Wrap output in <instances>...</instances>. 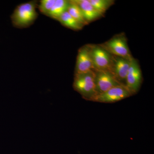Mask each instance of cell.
Masks as SVG:
<instances>
[{
  "mask_svg": "<svg viewBox=\"0 0 154 154\" xmlns=\"http://www.w3.org/2000/svg\"><path fill=\"white\" fill-rule=\"evenodd\" d=\"M36 6V2L32 1L17 6L11 17L14 27L24 28L32 25L38 17Z\"/></svg>",
  "mask_w": 154,
  "mask_h": 154,
  "instance_id": "6da1fadb",
  "label": "cell"
},
{
  "mask_svg": "<svg viewBox=\"0 0 154 154\" xmlns=\"http://www.w3.org/2000/svg\"><path fill=\"white\" fill-rule=\"evenodd\" d=\"M73 87L75 91L82 96L83 99L94 102L97 95L94 70L74 74Z\"/></svg>",
  "mask_w": 154,
  "mask_h": 154,
  "instance_id": "7a4b0ae2",
  "label": "cell"
},
{
  "mask_svg": "<svg viewBox=\"0 0 154 154\" xmlns=\"http://www.w3.org/2000/svg\"><path fill=\"white\" fill-rule=\"evenodd\" d=\"M111 55L120 57L132 60L133 57L127 44L124 33L116 34L109 40L100 44Z\"/></svg>",
  "mask_w": 154,
  "mask_h": 154,
  "instance_id": "3957f363",
  "label": "cell"
},
{
  "mask_svg": "<svg viewBox=\"0 0 154 154\" xmlns=\"http://www.w3.org/2000/svg\"><path fill=\"white\" fill-rule=\"evenodd\" d=\"M94 70L110 71L112 55L100 44H89Z\"/></svg>",
  "mask_w": 154,
  "mask_h": 154,
  "instance_id": "277c9868",
  "label": "cell"
},
{
  "mask_svg": "<svg viewBox=\"0 0 154 154\" xmlns=\"http://www.w3.org/2000/svg\"><path fill=\"white\" fill-rule=\"evenodd\" d=\"M69 1L66 0H42L38 5L41 13L47 17L57 20L68 8Z\"/></svg>",
  "mask_w": 154,
  "mask_h": 154,
  "instance_id": "5b68a950",
  "label": "cell"
},
{
  "mask_svg": "<svg viewBox=\"0 0 154 154\" xmlns=\"http://www.w3.org/2000/svg\"><path fill=\"white\" fill-rule=\"evenodd\" d=\"M143 81L142 73L138 61L134 58L127 75L125 86L131 95H135L139 91Z\"/></svg>",
  "mask_w": 154,
  "mask_h": 154,
  "instance_id": "8992f818",
  "label": "cell"
},
{
  "mask_svg": "<svg viewBox=\"0 0 154 154\" xmlns=\"http://www.w3.org/2000/svg\"><path fill=\"white\" fill-rule=\"evenodd\" d=\"M94 70L95 72V86L97 96L105 93L113 87L121 85L109 71Z\"/></svg>",
  "mask_w": 154,
  "mask_h": 154,
  "instance_id": "52a82bcc",
  "label": "cell"
},
{
  "mask_svg": "<svg viewBox=\"0 0 154 154\" xmlns=\"http://www.w3.org/2000/svg\"><path fill=\"white\" fill-rule=\"evenodd\" d=\"M132 96L125 86L122 85L113 87L105 93L96 96L94 102L111 103L119 102Z\"/></svg>",
  "mask_w": 154,
  "mask_h": 154,
  "instance_id": "ba28073f",
  "label": "cell"
},
{
  "mask_svg": "<svg viewBox=\"0 0 154 154\" xmlns=\"http://www.w3.org/2000/svg\"><path fill=\"white\" fill-rule=\"evenodd\" d=\"M132 60L112 55V64L110 71L113 74L119 82L122 85L125 86L127 75Z\"/></svg>",
  "mask_w": 154,
  "mask_h": 154,
  "instance_id": "9c48e42d",
  "label": "cell"
},
{
  "mask_svg": "<svg viewBox=\"0 0 154 154\" xmlns=\"http://www.w3.org/2000/svg\"><path fill=\"white\" fill-rule=\"evenodd\" d=\"M94 70L89 44L80 48L78 52L74 74Z\"/></svg>",
  "mask_w": 154,
  "mask_h": 154,
  "instance_id": "30bf717a",
  "label": "cell"
},
{
  "mask_svg": "<svg viewBox=\"0 0 154 154\" xmlns=\"http://www.w3.org/2000/svg\"><path fill=\"white\" fill-rule=\"evenodd\" d=\"M74 1L79 7L83 17L88 24L104 17V15L94 8L89 0H74Z\"/></svg>",
  "mask_w": 154,
  "mask_h": 154,
  "instance_id": "8fae6325",
  "label": "cell"
},
{
  "mask_svg": "<svg viewBox=\"0 0 154 154\" xmlns=\"http://www.w3.org/2000/svg\"><path fill=\"white\" fill-rule=\"evenodd\" d=\"M57 21L65 27L76 31L82 30L84 26L73 18L67 11L61 15Z\"/></svg>",
  "mask_w": 154,
  "mask_h": 154,
  "instance_id": "7c38bea8",
  "label": "cell"
},
{
  "mask_svg": "<svg viewBox=\"0 0 154 154\" xmlns=\"http://www.w3.org/2000/svg\"><path fill=\"white\" fill-rule=\"evenodd\" d=\"M67 11L73 18L84 26L88 25L83 17L82 13L79 5L75 2L74 0L69 1L68 8Z\"/></svg>",
  "mask_w": 154,
  "mask_h": 154,
  "instance_id": "4fadbf2b",
  "label": "cell"
},
{
  "mask_svg": "<svg viewBox=\"0 0 154 154\" xmlns=\"http://www.w3.org/2000/svg\"><path fill=\"white\" fill-rule=\"evenodd\" d=\"M92 5L99 13L104 15L106 11L115 3L113 0H89Z\"/></svg>",
  "mask_w": 154,
  "mask_h": 154,
  "instance_id": "5bb4252c",
  "label": "cell"
}]
</instances>
